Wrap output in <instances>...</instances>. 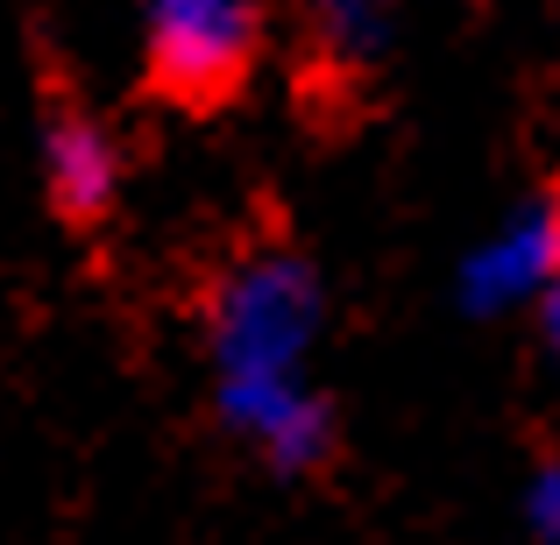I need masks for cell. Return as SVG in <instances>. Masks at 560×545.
Segmentation results:
<instances>
[{"label":"cell","mask_w":560,"mask_h":545,"mask_svg":"<svg viewBox=\"0 0 560 545\" xmlns=\"http://www.w3.org/2000/svg\"><path fill=\"white\" fill-rule=\"evenodd\" d=\"M206 362H213V418L228 439L262 453L284 482H313L341 461V411L313 390L319 333H327V276L284 234H248L206 276Z\"/></svg>","instance_id":"obj_1"},{"label":"cell","mask_w":560,"mask_h":545,"mask_svg":"<svg viewBox=\"0 0 560 545\" xmlns=\"http://www.w3.org/2000/svg\"><path fill=\"white\" fill-rule=\"evenodd\" d=\"M270 0H142V85L178 114H228L256 85Z\"/></svg>","instance_id":"obj_2"},{"label":"cell","mask_w":560,"mask_h":545,"mask_svg":"<svg viewBox=\"0 0 560 545\" xmlns=\"http://www.w3.org/2000/svg\"><path fill=\"white\" fill-rule=\"evenodd\" d=\"M121 178H128L121 135L79 99H50V114H43V191H50V213L65 227H100L121 205Z\"/></svg>","instance_id":"obj_3"},{"label":"cell","mask_w":560,"mask_h":545,"mask_svg":"<svg viewBox=\"0 0 560 545\" xmlns=\"http://www.w3.org/2000/svg\"><path fill=\"white\" fill-rule=\"evenodd\" d=\"M560 262V178L518 205L476 256L462 262V305L468 312H504V305H533L539 284Z\"/></svg>","instance_id":"obj_4"},{"label":"cell","mask_w":560,"mask_h":545,"mask_svg":"<svg viewBox=\"0 0 560 545\" xmlns=\"http://www.w3.org/2000/svg\"><path fill=\"white\" fill-rule=\"evenodd\" d=\"M397 36V0H305V71L327 85L376 79Z\"/></svg>","instance_id":"obj_5"},{"label":"cell","mask_w":560,"mask_h":545,"mask_svg":"<svg viewBox=\"0 0 560 545\" xmlns=\"http://www.w3.org/2000/svg\"><path fill=\"white\" fill-rule=\"evenodd\" d=\"M525 524H533L539 545H560V453L539 461L533 482H525Z\"/></svg>","instance_id":"obj_6"},{"label":"cell","mask_w":560,"mask_h":545,"mask_svg":"<svg viewBox=\"0 0 560 545\" xmlns=\"http://www.w3.org/2000/svg\"><path fill=\"white\" fill-rule=\"evenodd\" d=\"M533 327H539V347H547V362L560 368V262H553L547 284H539V298H533Z\"/></svg>","instance_id":"obj_7"}]
</instances>
